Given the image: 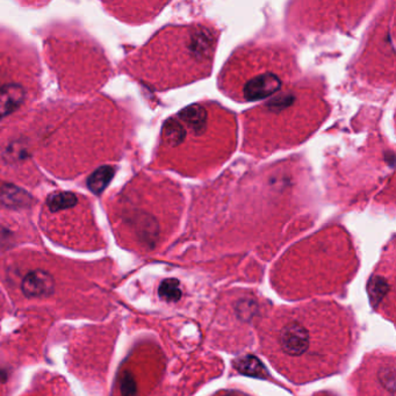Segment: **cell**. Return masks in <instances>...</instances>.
<instances>
[{"label": "cell", "instance_id": "cell-1", "mask_svg": "<svg viewBox=\"0 0 396 396\" xmlns=\"http://www.w3.org/2000/svg\"><path fill=\"white\" fill-rule=\"evenodd\" d=\"M259 327L261 353L293 382L336 373L353 349L351 314L330 302L279 309Z\"/></svg>", "mask_w": 396, "mask_h": 396}, {"label": "cell", "instance_id": "cell-2", "mask_svg": "<svg viewBox=\"0 0 396 396\" xmlns=\"http://www.w3.org/2000/svg\"><path fill=\"white\" fill-rule=\"evenodd\" d=\"M355 396H395V359L393 355H375L353 377Z\"/></svg>", "mask_w": 396, "mask_h": 396}, {"label": "cell", "instance_id": "cell-3", "mask_svg": "<svg viewBox=\"0 0 396 396\" xmlns=\"http://www.w3.org/2000/svg\"><path fill=\"white\" fill-rule=\"evenodd\" d=\"M54 289V278L46 271H32L22 280V293L28 298H46L51 296Z\"/></svg>", "mask_w": 396, "mask_h": 396}, {"label": "cell", "instance_id": "cell-4", "mask_svg": "<svg viewBox=\"0 0 396 396\" xmlns=\"http://www.w3.org/2000/svg\"><path fill=\"white\" fill-rule=\"evenodd\" d=\"M26 92L18 84H6L0 88V119L10 115L22 104Z\"/></svg>", "mask_w": 396, "mask_h": 396}, {"label": "cell", "instance_id": "cell-5", "mask_svg": "<svg viewBox=\"0 0 396 396\" xmlns=\"http://www.w3.org/2000/svg\"><path fill=\"white\" fill-rule=\"evenodd\" d=\"M114 176V169L112 167H101L92 173L91 177L88 178V186L91 192L95 194H100Z\"/></svg>", "mask_w": 396, "mask_h": 396}, {"label": "cell", "instance_id": "cell-6", "mask_svg": "<svg viewBox=\"0 0 396 396\" xmlns=\"http://www.w3.org/2000/svg\"><path fill=\"white\" fill-rule=\"evenodd\" d=\"M47 204L51 211H62L66 208L73 207L77 204V197L70 192L55 193L48 198Z\"/></svg>", "mask_w": 396, "mask_h": 396}, {"label": "cell", "instance_id": "cell-7", "mask_svg": "<svg viewBox=\"0 0 396 396\" xmlns=\"http://www.w3.org/2000/svg\"><path fill=\"white\" fill-rule=\"evenodd\" d=\"M3 199L9 206H22L28 204V194H24L21 189H16L12 185L4 187Z\"/></svg>", "mask_w": 396, "mask_h": 396}, {"label": "cell", "instance_id": "cell-8", "mask_svg": "<svg viewBox=\"0 0 396 396\" xmlns=\"http://www.w3.org/2000/svg\"><path fill=\"white\" fill-rule=\"evenodd\" d=\"M121 392L125 396L134 395V393H135V384L132 382L129 375L123 377V384H121Z\"/></svg>", "mask_w": 396, "mask_h": 396}]
</instances>
